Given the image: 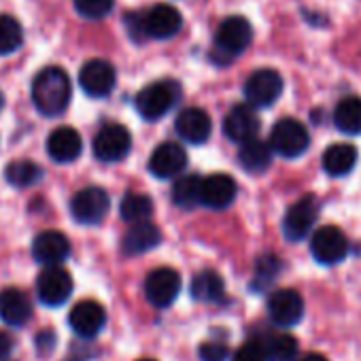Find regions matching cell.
<instances>
[{"label":"cell","instance_id":"1","mask_svg":"<svg viewBox=\"0 0 361 361\" xmlns=\"http://www.w3.org/2000/svg\"><path fill=\"white\" fill-rule=\"evenodd\" d=\"M71 77L60 66L43 68L32 81V102L45 117L62 115L71 104Z\"/></svg>","mask_w":361,"mask_h":361},{"label":"cell","instance_id":"6","mask_svg":"<svg viewBox=\"0 0 361 361\" xmlns=\"http://www.w3.org/2000/svg\"><path fill=\"white\" fill-rule=\"evenodd\" d=\"M111 207V198L102 188H83L71 200V215L81 226H98Z\"/></svg>","mask_w":361,"mask_h":361},{"label":"cell","instance_id":"13","mask_svg":"<svg viewBox=\"0 0 361 361\" xmlns=\"http://www.w3.org/2000/svg\"><path fill=\"white\" fill-rule=\"evenodd\" d=\"M117 81L115 66L106 60H90L81 66L79 83L81 90L92 98H106Z\"/></svg>","mask_w":361,"mask_h":361},{"label":"cell","instance_id":"5","mask_svg":"<svg viewBox=\"0 0 361 361\" xmlns=\"http://www.w3.org/2000/svg\"><path fill=\"white\" fill-rule=\"evenodd\" d=\"M283 77L274 68H259L249 75L245 81V98L247 104L253 109H266L272 106L281 94H283Z\"/></svg>","mask_w":361,"mask_h":361},{"label":"cell","instance_id":"30","mask_svg":"<svg viewBox=\"0 0 361 361\" xmlns=\"http://www.w3.org/2000/svg\"><path fill=\"white\" fill-rule=\"evenodd\" d=\"M5 174H7V180L13 188L24 190V188H32L39 183V180L43 178V168L30 159H18V161H11L7 166Z\"/></svg>","mask_w":361,"mask_h":361},{"label":"cell","instance_id":"37","mask_svg":"<svg viewBox=\"0 0 361 361\" xmlns=\"http://www.w3.org/2000/svg\"><path fill=\"white\" fill-rule=\"evenodd\" d=\"M276 272H279V262H276V257L268 255V257L259 259V264H257V279H262V281L268 283V281L276 279Z\"/></svg>","mask_w":361,"mask_h":361},{"label":"cell","instance_id":"7","mask_svg":"<svg viewBox=\"0 0 361 361\" xmlns=\"http://www.w3.org/2000/svg\"><path fill=\"white\" fill-rule=\"evenodd\" d=\"M92 147H94V155L100 161H104V164L121 161L130 153V149H132V136H130L126 126H121V123H106L94 136V145Z\"/></svg>","mask_w":361,"mask_h":361},{"label":"cell","instance_id":"22","mask_svg":"<svg viewBox=\"0 0 361 361\" xmlns=\"http://www.w3.org/2000/svg\"><path fill=\"white\" fill-rule=\"evenodd\" d=\"M81 151H83V140L75 128H68V126L56 128L47 138V153L58 164L75 161L81 155Z\"/></svg>","mask_w":361,"mask_h":361},{"label":"cell","instance_id":"18","mask_svg":"<svg viewBox=\"0 0 361 361\" xmlns=\"http://www.w3.org/2000/svg\"><path fill=\"white\" fill-rule=\"evenodd\" d=\"M188 166V153L178 142H161L149 157V172L157 178L178 176Z\"/></svg>","mask_w":361,"mask_h":361},{"label":"cell","instance_id":"17","mask_svg":"<svg viewBox=\"0 0 361 361\" xmlns=\"http://www.w3.org/2000/svg\"><path fill=\"white\" fill-rule=\"evenodd\" d=\"M236 194H238L236 180L224 172L204 176L200 183V204L215 209V211L228 209L236 200Z\"/></svg>","mask_w":361,"mask_h":361},{"label":"cell","instance_id":"14","mask_svg":"<svg viewBox=\"0 0 361 361\" xmlns=\"http://www.w3.org/2000/svg\"><path fill=\"white\" fill-rule=\"evenodd\" d=\"M142 26L147 32V39L166 41L178 35L180 26H183V16L178 13L172 5H155L142 16Z\"/></svg>","mask_w":361,"mask_h":361},{"label":"cell","instance_id":"24","mask_svg":"<svg viewBox=\"0 0 361 361\" xmlns=\"http://www.w3.org/2000/svg\"><path fill=\"white\" fill-rule=\"evenodd\" d=\"M238 164L251 172V174H262L270 168L272 164V149L268 142L259 140V138H253L245 145H240V151H238Z\"/></svg>","mask_w":361,"mask_h":361},{"label":"cell","instance_id":"10","mask_svg":"<svg viewBox=\"0 0 361 361\" xmlns=\"http://www.w3.org/2000/svg\"><path fill=\"white\" fill-rule=\"evenodd\" d=\"M310 251L314 259L323 266L340 264L348 253V240L342 230L334 226H323L314 232L310 240Z\"/></svg>","mask_w":361,"mask_h":361},{"label":"cell","instance_id":"38","mask_svg":"<svg viewBox=\"0 0 361 361\" xmlns=\"http://www.w3.org/2000/svg\"><path fill=\"white\" fill-rule=\"evenodd\" d=\"M35 346L41 355H49L56 348V334L49 329H43L41 334H37L35 338Z\"/></svg>","mask_w":361,"mask_h":361},{"label":"cell","instance_id":"26","mask_svg":"<svg viewBox=\"0 0 361 361\" xmlns=\"http://www.w3.org/2000/svg\"><path fill=\"white\" fill-rule=\"evenodd\" d=\"M226 295V283L215 270H202L192 281V298L198 302H221Z\"/></svg>","mask_w":361,"mask_h":361},{"label":"cell","instance_id":"2","mask_svg":"<svg viewBox=\"0 0 361 361\" xmlns=\"http://www.w3.org/2000/svg\"><path fill=\"white\" fill-rule=\"evenodd\" d=\"M178 100H180V83L174 79H161L142 87L134 98V106L142 119L157 121L164 115H168Z\"/></svg>","mask_w":361,"mask_h":361},{"label":"cell","instance_id":"34","mask_svg":"<svg viewBox=\"0 0 361 361\" xmlns=\"http://www.w3.org/2000/svg\"><path fill=\"white\" fill-rule=\"evenodd\" d=\"M232 361H268V357H266V348L259 340H249L234 353Z\"/></svg>","mask_w":361,"mask_h":361},{"label":"cell","instance_id":"11","mask_svg":"<svg viewBox=\"0 0 361 361\" xmlns=\"http://www.w3.org/2000/svg\"><path fill=\"white\" fill-rule=\"evenodd\" d=\"M319 215V202L314 196H304L300 198L287 213L283 219V234L287 240L298 243L302 238H306V234L312 230L314 221Z\"/></svg>","mask_w":361,"mask_h":361},{"label":"cell","instance_id":"15","mask_svg":"<svg viewBox=\"0 0 361 361\" xmlns=\"http://www.w3.org/2000/svg\"><path fill=\"white\" fill-rule=\"evenodd\" d=\"M259 128H262L259 115L249 104H236V106H232L230 113L224 119V132H226V136L232 142H240V145L257 138Z\"/></svg>","mask_w":361,"mask_h":361},{"label":"cell","instance_id":"43","mask_svg":"<svg viewBox=\"0 0 361 361\" xmlns=\"http://www.w3.org/2000/svg\"><path fill=\"white\" fill-rule=\"evenodd\" d=\"M66 361H77V359H66Z\"/></svg>","mask_w":361,"mask_h":361},{"label":"cell","instance_id":"19","mask_svg":"<svg viewBox=\"0 0 361 361\" xmlns=\"http://www.w3.org/2000/svg\"><path fill=\"white\" fill-rule=\"evenodd\" d=\"M174 128H176V134L185 142L202 145V142H207L211 138L213 121H211V115L204 109L190 106V109H183L176 115Z\"/></svg>","mask_w":361,"mask_h":361},{"label":"cell","instance_id":"3","mask_svg":"<svg viewBox=\"0 0 361 361\" xmlns=\"http://www.w3.org/2000/svg\"><path fill=\"white\" fill-rule=\"evenodd\" d=\"M251 41H253V28L249 20H245L243 16L226 18L215 35V54H219L224 64H228L232 58L240 56L251 45Z\"/></svg>","mask_w":361,"mask_h":361},{"label":"cell","instance_id":"36","mask_svg":"<svg viewBox=\"0 0 361 361\" xmlns=\"http://www.w3.org/2000/svg\"><path fill=\"white\" fill-rule=\"evenodd\" d=\"M126 28H128V35L134 43H142L147 39V32H145V26H142V16L138 13H128L126 16Z\"/></svg>","mask_w":361,"mask_h":361},{"label":"cell","instance_id":"23","mask_svg":"<svg viewBox=\"0 0 361 361\" xmlns=\"http://www.w3.org/2000/svg\"><path fill=\"white\" fill-rule=\"evenodd\" d=\"M161 243V232L155 224L151 221H142V224H134L130 226V230L126 232L123 240H121V251L132 257V255H142L151 249H155Z\"/></svg>","mask_w":361,"mask_h":361},{"label":"cell","instance_id":"21","mask_svg":"<svg viewBox=\"0 0 361 361\" xmlns=\"http://www.w3.org/2000/svg\"><path fill=\"white\" fill-rule=\"evenodd\" d=\"M32 317V300L26 291L9 287L0 291V319L11 327H22Z\"/></svg>","mask_w":361,"mask_h":361},{"label":"cell","instance_id":"33","mask_svg":"<svg viewBox=\"0 0 361 361\" xmlns=\"http://www.w3.org/2000/svg\"><path fill=\"white\" fill-rule=\"evenodd\" d=\"M115 0H75V9L81 18L102 20L111 13Z\"/></svg>","mask_w":361,"mask_h":361},{"label":"cell","instance_id":"16","mask_svg":"<svg viewBox=\"0 0 361 361\" xmlns=\"http://www.w3.org/2000/svg\"><path fill=\"white\" fill-rule=\"evenodd\" d=\"M268 314L279 327H293L304 317V300L293 289H279L268 298Z\"/></svg>","mask_w":361,"mask_h":361},{"label":"cell","instance_id":"27","mask_svg":"<svg viewBox=\"0 0 361 361\" xmlns=\"http://www.w3.org/2000/svg\"><path fill=\"white\" fill-rule=\"evenodd\" d=\"M334 123L340 132L348 136L361 134V98L357 96L342 98L334 111Z\"/></svg>","mask_w":361,"mask_h":361},{"label":"cell","instance_id":"39","mask_svg":"<svg viewBox=\"0 0 361 361\" xmlns=\"http://www.w3.org/2000/svg\"><path fill=\"white\" fill-rule=\"evenodd\" d=\"M13 353V338L7 331H0V361H7Z\"/></svg>","mask_w":361,"mask_h":361},{"label":"cell","instance_id":"32","mask_svg":"<svg viewBox=\"0 0 361 361\" xmlns=\"http://www.w3.org/2000/svg\"><path fill=\"white\" fill-rule=\"evenodd\" d=\"M268 361H293L298 357V340L289 334H276L266 344Z\"/></svg>","mask_w":361,"mask_h":361},{"label":"cell","instance_id":"35","mask_svg":"<svg viewBox=\"0 0 361 361\" xmlns=\"http://www.w3.org/2000/svg\"><path fill=\"white\" fill-rule=\"evenodd\" d=\"M198 353H200V359H202V361H226V359H228V355H230L228 344L217 342V340L202 342Z\"/></svg>","mask_w":361,"mask_h":361},{"label":"cell","instance_id":"29","mask_svg":"<svg viewBox=\"0 0 361 361\" xmlns=\"http://www.w3.org/2000/svg\"><path fill=\"white\" fill-rule=\"evenodd\" d=\"M119 215L123 221L128 224H142L149 221L153 215V200L147 194H138V192H128L121 200L119 207Z\"/></svg>","mask_w":361,"mask_h":361},{"label":"cell","instance_id":"42","mask_svg":"<svg viewBox=\"0 0 361 361\" xmlns=\"http://www.w3.org/2000/svg\"><path fill=\"white\" fill-rule=\"evenodd\" d=\"M138 361H155V359H151V357H145V359H138Z\"/></svg>","mask_w":361,"mask_h":361},{"label":"cell","instance_id":"41","mask_svg":"<svg viewBox=\"0 0 361 361\" xmlns=\"http://www.w3.org/2000/svg\"><path fill=\"white\" fill-rule=\"evenodd\" d=\"M3 106H5V96H3V92H0V111H3Z\"/></svg>","mask_w":361,"mask_h":361},{"label":"cell","instance_id":"4","mask_svg":"<svg viewBox=\"0 0 361 361\" xmlns=\"http://www.w3.org/2000/svg\"><path fill=\"white\" fill-rule=\"evenodd\" d=\"M268 145H270L272 153L293 159V157H300L306 153V149L310 147V134L304 123H300L298 119L285 117L274 123Z\"/></svg>","mask_w":361,"mask_h":361},{"label":"cell","instance_id":"40","mask_svg":"<svg viewBox=\"0 0 361 361\" xmlns=\"http://www.w3.org/2000/svg\"><path fill=\"white\" fill-rule=\"evenodd\" d=\"M300 361H327L323 355H319V353H308V355H304Z\"/></svg>","mask_w":361,"mask_h":361},{"label":"cell","instance_id":"8","mask_svg":"<svg viewBox=\"0 0 361 361\" xmlns=\"http://www.w3.org/2000/svg\"><path fill=\"white\" fill-rule=\"evenodd\" d=\"M180 274L172 268H155L145 279V295L151 306L168 308L180 291Z\"/></svg>","mask_w":361,"mask_h":361},{"label":"cell","instance_id":"12","mask_svg":"<svg viewBox=\"0 0 361 361\" xmlns=\"http://www.w3.org/2000/svg\"><path fill=\"white\" fill-rule=\"evenodd\" d=\"M68 325H71V329L79 338L92 340V338H96L104 329V325H106V310L96 300H83V302L73 306V310L68 314Z\"/></svg>","mask_w":361,"mask_h":361},{"label":"cell","instance_id":"9","mask_svg":"<svg viewBox=\"0 0 361 361\" xmlns=\"http://www.w3.org/2000/svg\"><path fill=\"white\" fill-rule=\"evenodd\" d=\"M73 293V276L60 268V266H51L45 268L39 279H37V295L45 306L58 308L62 304L68 302Z\"/></svg>","mask_w":361,"mask_h":361},{"label":"cell","instance_id":"20","mask_svg":"<svg viewBox=\"0 0 361 361\" xmlns=\"http://www.w3.org/2000/svg\"><path fill=\"white\" fill-rule=\"evenodd\" d=\"M71 255L68 238L58 230H45L32 240V257L45 268L60 266Z\"/></svg>","mask_w":361,"mask_h":361},{"label":"cell","instance_id":"28","mask_svg":"<svg viewBox=\"0 0 361 361\" xmlns=\"http://www.w3.org/2000/svg\"><path fill=\"white\" fill-rule=\"evenodd\" d=\"M200 183H202V176L198 174L178 176L172 188V202L183 211L196 209L200 204Z\"/></svg>","mask_w":361,"mask_h":361},{"label":"cell","instance_id":"25","mask_svg":"<svg viewBox=\"0 0 361 361\" xmlns=\"http://www.w3.org/2000/svg\"><path fill=\"white\" fill-rule=\"evenodd\" d=\"M357 164V149L348 142H338L325 149L323 153V168L331 176L348 174Z\"/></svg>","mask_w":361,"mask_h":361},{"label":"cell","instance_id":"31","mask_svg":"<svg viewBox=\"0 0 361 361\" xmlns=\"http://www.w3.org/2000/svg\"><path fill=\"white\" fill-rule=\"evenodd\" d=\"M24 43V28L13 16H0V56L18 51Z\"/></svg>","mask_w":361,"mask_h":361}]
</instances>
